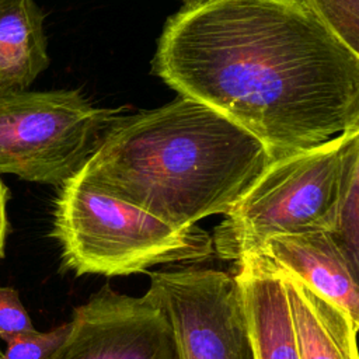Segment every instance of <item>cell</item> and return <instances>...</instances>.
<instances>
[{
    "mask_svg": "<svg viewBox=\"0 0 359 359\" xmlns=\"http://www.w3.org/2000/svg\"><path fill=\"white\" fill-rule=\"evenodd\" d=\"M153 70L272 158L359 123V53L306 0H199L164 25Z\"/></svg>",
    "mask_w": 359,
    "mask_h": 359,
    "instance_id": "obj_1",
    "label": "cell"
},
{
    "mask_svg": "<svg viewBox=\"0 0 359 359\" xmlns=\"http://www.w3.org/2000/svg\"><path fill=\"white\" fill-rule=\"evenodd\" d=\"M272 157L230 119L180 95L122 118L76 175L174 227L226 215Z\"/></svg>",
    "mask_w": 359,
    "mask_h": 359,
    "instance_id": "obj_2",
    "label": "cell"
},
{
    "mask_svg": "<svg viewBox=\"0 0 359 359\" xmlns=\"http://www.w3.org/2000/svg\"><path fill=\"white\" fill-rule=\"evenodd\" d=\"M359 175V123L306 150L272 158L216 226L220 259L237 261L282 234L332 231L339 201Z\"/></svg>",
    "mask_w": 359,
    "mask_h": 359,
    "instance_id": "obj_3",
    "label": "cell"
},
{
    "mask_svg": "<svg viewBox=\"0 0 359 359\" xmlns=\"http://www.w3.org/2000/svg\"><path fill=\"white\" fill-rule=\"evenodd\" d=\"M52 237L62 266L74 275L125 276L156 265H199L213 252L212 236L201 227H174L114 196L76 174L60 184Z\"/></svg>",
    "mask_w": 359,
    "mask_h": 359,
    "instance_id": "obj_4",
    "label": "cell"
},
{
    "mask_svg": "<svg viewBox=\"0 0 359 359\" xmlns=\"http://www.w3.org/2000/svg\"><path fill=\"white\" fill-rule=\"evenodd\" d=\"M76 90L0 93V174L60 185L72 178L118 121Z\"/></svg>",
    "mask_w": 359,
    "mask_h": 359,
    "instance_id": "obj_5",
    "label": "cell"
},
{
    "mask_svg": "<svg viewBox=\"0 0 359 359\" xmlns=\"http://www.w3.org/2000/svg\"><path fill=\"white\" fill-rule=\"evenodd\" d=\"M147 273V293L168 320L178 359H252L231 273L198 265Z\"/></svg>",
    "mask_w": 359,
    "mask_h": 359,
    "instance_id": "obj_6",
    "label": "cell"
},
{
    "mask_svg": "<svg viewBox=\"0 0 359 359\" xmlns=\"http://www.w3.org/2000/svg\"><path fill=\"white\" fill-rule=\"evenodd\" d=\"M48 359H178L163 309L108 283L74 309L70 331Z\"/></svg>",
    "mask_w": 359,
    "mask_h": 359,
    "instance_id": "obj_7",
    "label": "cell"
},
{
    "mask_svg": "<svg viewBox=\"0 0 359 359\" xmlns=\"http://www.w3.org/2000/svg\"><path fill=\"white\" fill-rule=\"evenodd\" d=\"M255 251L339 310L355 330L359 328V264L331 231L273 236Z\"/></svg>",
    "mask_w": 359,
    "mask_h": 359,
    "instance_id": "obj_8",
    "label": "cell"
},
{
    "mask_svg": "<svg viewBox=\"0 0 359 359\" xmlns=\"http://www.w3.org/2000/svg\"><path fill=\"white\" fill-rule=\"evenodd\" d=\"M234 264L252 359H302L279 269L259 251H250Z\"/></svg>",
    "mask_w": 359,
    "mask_h": 359,
    "instance_id": "obj_9",
    "label": "cell"
},
{
    "mask_svg": "<svg viewBox=\"0 0 359 359\" xmlns=\"http://www.w3.org/2000/svg\"><path fill=\"white\" fill-rule=\"evenodd\" d=\"M49 65L43 15L34 0H0V93L27 90Z\"/></svg>",
    "mask_w": 359,
    "mask_h": 359,
    "instance_id": "obj_10",
    "label": "cell"
},
{
    "mask_svg": "<svg viewBox=\"0 0 359 359\" xmlns=\"http://www.w3.org/2000/svg\"><path fill=\"white\" fill-rule=\"evenodd\" d=\"M302 359H359L348 318L296 278L282 272Z\"/></svg>",
    "mask_w": 359,
    "mask_h": 359,
    "instance_id": "obj_11",
    "label": "cell"
},
{
    "mask_svg": "<svg viewBox=\"0 0 359 359\" xmlns=\"http://www.w3.org/2000/svg\"><path fill=\"white\" fill-rule=\"evenodd\" d=\"M325 25L359 53V0H306Z\"/></svg>",
    "mask_w": 359,
    "mask_h": 359,
    "instance_id": "obj_12",
    "label": "cell"
},
{
    "mask_svg": "<svg viewBox=\"0 0 359 359\" xmlns=\"http://www.w3.org/2000/svg\"><path fill=\"white\" fill-rule=\"evenodd\" d=\"M70 331V321L41 332L36 330L15 334L7 339L1 359H48L66 339Z\"/></svg>",
    "mask_w": 359,
    "mask_h": 359,
    "instance_id": "obj_13",
    "label": "cell"
},
{
    "mask_svg": "<svg viewBox=\"0 0 359 359\" xmlns=\"http://www.w3.org/2000/svg\"><path fill=\"white\" fill-rule=\"evenodd\" d=\"M331 233L349 257L359 264V175L353 177L339 201Z\"/></svg>",
    "mask_w": 359,
    "mask_h": 359,
    "instance_id": "obj_14",
    "label": "cell"
},
{
    "mask_svg": "<svg viewBox=\"0 0 359 359\" xmlns=\"http://www.w3.org/2000/svg\"><path fill=\"white\" fill-rule=\"evenodd\" d=\"M35 330L31 317L22 306L18 292L10 286H0V339Z\"/></svg>",
    "mask_w": 359,
    "mask_h": 359,
    "instance_id": "obj_15",
    "label": "cell"
},
{
    "mask_svg": "<svg viewBox=\"0 0 359 359\" xmlns=\"http://www.w3.org/2000/svg\"><path fill=\"white\" fill-rule=\"evenodd\" d=\"M7 201H8V188L0 178V259L4 255L6 240L8 234V219H7Z\"/></svg>",
    "mask_w": 359,
    "mask_h": 359,
    "instance_id": "obj_16",
    "label": "cell"
},
{
    "mask_svg": "<svg viewBox=\"0 0 359 359\" xmlns=\"http://www.w3.org/2000/svg\"><path fill=\"white\" fill-rule=\"evenodd\" d=\"M195 1H199V0H184V4H189V3H195Z\"/></svg>",
    "mask_w": 359,
    "mask_h": 359,
    "instance_id": "obj_17",
    "label": "cell"
},
{
    "mask_svg": "<svg viewBox=\"0 0 359 359\" xmlns=\"http://www.w3.org/2000/svg\"><path fill=\"white\" fill-rule=\"evenodd\" d=\"M1 355H3V352H1V349H0V359H1Z\"/></svg>",
    "mask_w": 359,
    "mask_h": 359,
    "instance_id": "obj_18",
    "label": "cell"
}]
</instances>
